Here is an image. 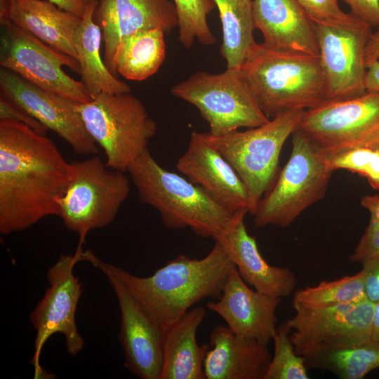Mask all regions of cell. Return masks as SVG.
I'll return each instance as SVG.
<instances>
[{"instance_id":"cell-23","label":"cell","mask_w":379,"mask_h":379,"mask_svg":"<svg viewBox=\"0 0 379 379\" xmlns=\"http://www.w3.org/2000/svg\"><path fill=\"white\" fill-rule=\"evenodd\" d=\"M81 19L46 0H0V21L12 23L77 60L74 40Z\"/></svg>"},{"instance_id":"cell-19","label":"cell","mask_w":379,"mask_h":379,"mask_svg":"<svg viewBox=\"0 0 379 379\" xmlns=\"http://www.w3.org/2000/svg\"><path fill=\"white\" fill-rule=\"evenodd\" d=\"M281 300L251 288L234 267L220 298L206 307L220 316L235 333L268 345L277 331L276 312Z\"/></svg>"},{"instance_id":"cell-13","label":"cell","mask_w":379,"mask_h":379,"mask_svg":"<svg viewBox=\"0 0 379 379\" xmlns=\"http://www.w3.org/2000/svg\"><path fill=\"white\" fill-rule=\"evenodd\" d=\"M81 261H87L99 269L116 295L121 313L119 339L124 352V367L141 379H160L162 326L91 251H83Z\"/></svg>"},{"instance_id":"cell-14","label":"cell","mask_w":379,"mask_h":379,"mask_svg":"<svg viewBox=\"0 0 379 379\" xmlns=\"http://www.w3.org/2000/svg\"><path fill=\"white\" fill-rule=\"evenodd\" d=\"M326 101L356 98L366 92L365 51L373 33L366 22L352 27L315 25Z\"/></svg>"},{"instance_id":"cell-26","label":"cell","mask_w":379,"mask_h":379,"mask_svg":"<svg viewBox=\"0 0 379 379\" xmlns=\"http://www.w3.org/2000/svg\"><path fill=\"white\" fill-rule=\"evenodd\" d=\"M295 348L308 369L328 371L340 379H361L379 367V343L373 340Z\"/></svg>"},{"instance_id":"cell-18","label":"cell","mask_w":379,"mask_h":379,"mask_svg":"<svg viewBox=\"0 0 379 379\" xmlns=\"http://www.w3.org/2000/svg\"><path fill=\"white\" fill-rule=\"evenodd\" d=\"M94 20L102 32L104 62L115 76L114 57L125 37L141 30L178 26L175 6L170 0H98Z\"/></svg>"},{"instance_id":"cell-20","label":"cell","mask_w":379,"mask_h":379,"mask_svg":"<svg viewBox=\"0 0 379 379\" xmlns=\"http://www.w3.org/2000/svg\"><path fill=\"white\" fill-rule=\"evenodd\" d=\"M247 213L245 210L237 212L230 226L213 240L223 246L246 283L262 293L286 298L294 291L296 278L290 269L272 266L264 259L255 237L246 230L244 217Z\"/></svg>"},{"instance_id":"cell-4","label":"cell","mask_w":379,"mask_h":379,"mask_svg":"<svg viewBox=\"0 0 379 379\" xmlns=\"http://www.w3.org/2000/svg\"><path fill=\"white\" fill-rule=\"evenodd\" d=\"M127 172L140 201L154 208L168 229L189 227L197 235L213 239L231 224L233 213L187 178L166 170L145 149Z\"/></svg>"},{"instance_id":"cell-5","label":"cell","mask_w":379,"mask_h":379,"mask_svg":"<svg viewBox=\"0 0 379 379\" xmlns=\"http://www.w3.org/2000/svg\"><path fill=\"white\" fill-rule=\"evenodd\" d=\"M305 110L279 114L267 123L244 131L215 136L203 133L205 140L230 163L245 184L254 214L260 200L277 179L282 147L295 131Z\"/></svg>"},{"instance_id":"cell-31","label":"cell","mask_w":379,"mask_h":379,"mask_svg":"<svg viewBox=\"0 0 379 379\" xmlns=\"http://www.w3.org/2000/svg\"><path fill=\"white\" fill-rule=\"evenodd\" d=\"M291 329L284 322L273 337L274 351L264 379H309L303 358L296 352L290 338Z\"/></svg>"},{"instance_id":"cell-36","label":"cell","mask_w":379,"mask_h":379,"mask_svg":"<svg viewBox=\"0 0 379 379\" xmlns=\"http://www.w3.org/2000/svg\"><path fill=\"white\" fill-rule=\"evenodd\" d=\"M351 13L370 25L379 27V0H343Z\"/></svg>"},{"instance_id":"cell-7","label":"cell","mask_w":379,"mask_h":379,"mask_svg":"<svg viewBox=\"0 0 379 379\" xmlns=\"http://www.w3.org/2000/svg\"><path fill=\"white\" fill-rule=\"evenodd\" d=\"M86 131L105 152L106 165L126 172L156 134L157 126L144 104L130 93H102L77 104Z\"/></svg>"},{"instance_id":"cell-1","label":"cell","mask_w":379,"mask_h":379,"mask_svg":"<svg viewBox=\"0 0 379 379\" xmlns=\"http://www.w3.org/2000/svg\"><path fill=\"white\" fill-rule=\"evenodd\" d=\"M71 163L46 135L0 120V233L23 231L59 213Z\"/></svg>"},{"instance_id":"cell-27","label":"cell","mask_w":379,"mask_h":379,"mask_svg":"<svg viewBox=\"0 0 379 379\" xmlns=\"http://www.w3.org/2000/svg\"><path fill=\"white\" fill-rule=\"evenodd\" d=\"M164 34L161 29L154 28L122 39L114 57L116 75L140 81L155 74L166 56Z\"/></svg>"},{"instance_id":"cell-39","label":"cell","mask_w":379,"mask_h":379,"mask_svg":"<svg viewBox=\"0 0 379 379\" xmlns=\"http://www.w3.org/2000/svg\"><path fill=\"white\" fill-rule=\"evenodd\" d=\"M62 10L68 11L77 16L81 17L84 14L88 1L86 0H46Z\"/></svg>"},{"instance_id":"cell-28","label":"cell","mask_w":379,"mask_h":379,"mask_svg":"<svg viewBox=\"0 0 379 379\" xmlns=\"http://www.w3.org/2000/svg\"><path fill=\"white\" fill-rule=\"evenodd\" d=\"M222 25L220 54L227 68L239 69L255 43L252 0H213Z\"/></svg>"},{"instance_id":"cell-43","label":"cell","mask_w":379,"mask_h":379,"mask_svg":"<svg viewBox=\"0 0 379 379\" xmlns=\"http://www.w3.org/2000/svg\"><path fill=\"white\" fill-rule=\"evenodd\" d=\"M364 146L379 149V136Z\"/></svg>"},{"instance_id":"cell-3","label":"cell","mask_w":379,"mask_h":379,"mask_svg":"<svg viewBox=\"0 0 379 379\" xmlns=\"http://www.w3.org/2000/svg\"><path fill=\"white\" fill-rule=\"evenodd\" d=\"M267 118L326 102L319 58L255 43L238 69Z\"/></svg>"},{"instance_id":"cell-17","label":"cell","mask_w":379,"mask_h":379,"mask_svg":"<svg viewBox=\"0 0 379 379\" xmlns=\"http://www.w3.org/2000/svg\"><path fill=\"white\" fill-rule=\"evenodd\" d=\"M176 168L190 182L229 211L251 210L248 190L230 163L204 138L193 131Z\"/></svg>"},{"instance_id":"cell-29","label":"cell","mask_w":379,"mask_h":379,"mask_svg":"<svg viewBox=\"0 0 379 379\" xmlns=\"http://www.w3.org/2000/svg\"><path fill=\"white\" fill-rule=\"evenodd\" d=\"M364 298H367L361 270L354 275L323 281L317 285L299 289L294 294L293 302L309 307H319L354 302Z\"/></svg>"},{"instance_id":"cell-37","label":"cell","mask_w":379,"mask_h":379,"mask_svg":"<svg viewBox=\"0 0 379 379\" xmlns=\"http://www.w3.org/2000/svg\"><path fill=\"white\" fill-rule=\"evenodd\" d=\"M366 298L373 302L379 301V256L361 262Z\"/></svg>"},{"instance_id":"cell-11","label":"cell","mask_w":379,"mask_h":379,"mask_svg":"<svg viewBox=\"0 0 379 379\" xmlns=\"http://www.w3.org/2000/svg\"><path fill=\"white\" fill-rule=\"evenodd\" d=\"M82 246H78L74 254H62L48 270L46 279L49 287L29 314V321L36 331L34 354L30 364L34 367V378H47L48 374L41 366L42 348L53 334L65 337L66 350L72 356L84 347V340L77 323V305L82 293V285L73 269L80 261Z\"/></svg>"},{"instance_id":"cell-34","label":"cell","mask_w":379,"mask_h":379,"mask_svg":"<svg viewBox=\"0 0 379 379\" xmlns=\"http://www.w3.org/2000/svg\"><path fill=\"white\" fill-rule=\"evenodd\" d=\"M378 256L379 223L369 222L349 260L352 262H362Z\"/></svg>"},{"instance_id":"cell-9","label":"cell","mask_w":379,"mask_h":379,"mask_svg":"<svg viewBox=\"0 0 379 379\" xmlns=\"http://www.w3.org/2000/svg\"><path fill=\"white\" fill-rule=\"evenodd\" d=\"M171 94L194 107L219 136L240 128H254L270 119L260 108L238 69L212 74L199 71L171 88Z\"/></svg>"},{"instance_id":"cell-2","label":"cell","mask_w":379,"mask_h":379,"mask_svg":"<svg viewBox=\"0 0 379 379\" xmlns=\"http://www.w3.org/2000/svg\"><path fill=\"white\" fill-rule=\"evenodd\" d=\"M100 262L161 326L177 320L203 300L219 299L235 267L216 241L205 257L198 259L180 255L149 277L135 276L121 267Z\"/></svg>"},{"instance_id":"cell-16","label":"cell","mask_w":379,"mask_h":379,"mask_svg":"<svg viewBox=\"0 0 379 379\" xmlns=\"http://www.w3.org/2000/svg\"><path fill=\"white\" fill-rule=\"evenodd\" d=\"M1 95L56 133L80 154H95L97 144L86 129L77 103L41 88L1 67Z\"/></svg>"},{"instance_id":"cell-24","label":"cell","mask_w":379,"mask_h":379,"mask_svg":"<svg viewBox=\"0 0 379 379\" xmlns=\"http://www.w3.org/2000/svg\"><path fill=\"white\" fill-rule=\"evenodd\" d=\"M206 314L202 306L191 308L162 326L163 361L160 379H206L204 364L209 345H199L197 331Z\"/></svg>"},{"instance_id":"cell-42","label":"cell","mask_w":379,"mask_h":379,"mask_svg":"<svg viewBox=\"0 0 379 379\" xmlns=\"http://www.w3.org/2000/svg\"><path fill=\"white\" fill-rule=\"evenodd\" d=\"M372 340L379 343V301L374 303Z\"/></svg>"},{"instance_id":"cell-10","label":"cell","mask_w":379,"mask_h":379,"mask_svg":"<svg viewBox=\"0 0 379 379\" xmlns=\"http://www.w3.org/2000/svg\"><path fill=\"white\" fill-rule=\"evenodd\" d=\"M0 65L44 90L83 104L93 98L81 81L63 66L80 74L79 62L7 21H0Z\"/></svg>"},{"instance_id":"cell-12","label":"cell","mask_w":379,"mask_h":379,"mask_svg":"<svg viewBox=\"0 0 379 379\" xmlns=\"http://www.w3.org/2000/svg\"><path fill=\"white\" fill-rule=\"evenodd\" d=\"M298 129L325 155L364 146L379 136V92L307 109Z\"/></svg>"},{"instance_id":"cell-21","label":"cell","mask_w":379,"mask_h":379,"mask_svg":"<svg viewBox=\"0 0 379 379\" xmlns=\"http://www.w3.org/2000/svg\"><path fill=\"white\" fill-rule=\"evenodd\" d=\"M252 6L254 26L264 45L319 58L315 24L298 0H252Z\"/></svg>"},{"instance_id":"cell-33","label":"cell","mask_w":379,"mask_h":379,"mask_svg":"<svg viewBox=\"0 0 379 379\" xmlns=\"http://www.w3.org/2000/svg\"><path fill=\"white\" fill-rule=\"evenodd\" d=\"M315 25L352 27L365 22L353 14L343 11L338 0H298Z\"/></svg>"},{"instance_id":"cell-6","label":"cell","mask_w":379,"mask_h":379,"mask_svg":"<svg viewBox=\"0 0 379 379\" xmlns=\"http://www.w3.org/2000/svg\"><path fill=\"white\" fill-rule=\"evenodd\" d=\"M291 135L290 157L253 214L257 227H287L325 196L333 172L325 154L298 128Z\"/></svg>"},{"instance_id":"cell-38","label":"cell","mask_w":379,"mask_h":379,"mask_svg":"<svg viewBox=\"0 0 379 379\" xmlns=\"http://www.w3.org/2000/svg\"><path fill=\"white\" fill-rule=\"evenodd\" d=\"M365 86L368 92H379V60L366 64Z\"/></svg>"},{"instance_id":"cell-44","label":"cell","mask_w":379,"mask_h":379,"mask_svg":"<svg viewBox=\"0 0 379 379\" xmlns=\"http://www.w3.org/2000/svg\"><path fill=\"white\" fill-rule=\"evenodd\" d=\"M86 1H93V0H86Z\"/></svg>"},{"instance_id":"cell-32","label":"cell","mask_w":379,"mask_h":379,"mask_svg":"<svg viewBox=\"0 0 379 379\" xmlns=\"http://www.w3.org/2000/svg\"><path fill=\"white\" fill-rule=\"evenodd\" d=\"M325 156L331 171L345 169L357 173L366 178L373 188L379 190V149L354 146Z\"/></svg>"},{"instance_id":"cell-30","label":"cell","mask_w":379,"mask_h":379,"mask_svg":"<svg viewBox=\"0 0 379 379\" xmlns=\"http://www.w3.org/2000/svg\"><path fill=\"white\" fill-rule=\"evenodd\" d=\"M178 15L179 41L190 48L194 40L204 46L215 44V39L207 21L216 7L213 0H173Z\"/></svg>"},{"instance_id":"cell-35","label":"cell","mask_w":379,"mask_h":379,"mask_svg":"<svg viewBox=\"0 0 379 379\" xmlns=\"http://www.w3.org/2000/svg\"><path fill=\"white\" fill-rule=\"evenodd\" d=\"M12 120L22 123L36 132L46 135L48 129L24 109L1 95L0 120Z\"/></svg>"},{"instance_id":"cell-8","label":"cell","mask_w":379,"mask_h":379,"mask_svg":"<svg viewBox=\"0 0 379 379\" xmlns=\"http://www.w3.org/2000/svg\"><path fill=\"white\" fill-rule=\"evenodd\" d=\"M71 167L69 181L58 200V216L69 230L78 234V246H82L90 231L114 220L129 196L131 179L97 156L72 162Z\"/></svg>"},{"instance_id":"cell-22","label":"cell","mask_w":379,"mask_h":379,"mask_svg":"<svg viewBox=\"0 0 379 379\" xmlns=\"http://www.w3.org/2000/svg\"><path fill=\"white\" fill-rule=\"evenodd\" d=\"M209 343L206 379H264L272 358L267 345L220 324L212 330Z\"/></svg>"},{"instance_id":"cell-40","label":"cell","mask_w":379,"mask_h":379,"mask_svg":"<svg viewBox=\"0 0 379 379\" xmlns=\"http://www.w3.org/2000/svg\"><path fill=\"white\" fill-rule=\"evenodd\" d=\"M361 204L369 211V222L379 223V195H365L362 197Z\"/></svg>"},{"instance_id":"cell-41","label":"cell","mask_w":379,"mask_h":379,"mask_svg":"<svg viewBox=\"0 0 379 379\" xmlns=\"http://www.w3.org/2000/svg\"><path fill=\"white\" fill-rule=\"evenodd\" d=\"M366 65L379 60V27L372 33L365 51Z\"/></svg>"},{"instance_id":"cell-15","label":"cell","mask_w":379,"mask_h":379,"mask_svg":"<svg viewBox=\"0 0 379 379\" xmlns=\"http://www.w3.org/2000/svg\"><path fill=\"white\" fill-rule=\"evenodd\" d=\"M294 315L285 321L295 347L339 345L372 340L374 302L368 298L319 307L293 302Z\"/></svg>"},{"instance_id":"cell-25","label":"cell","mask_w":379,"mask_h":379,"mask_svg":"<svg viewBox=\"0 0 379 379\" xmlns=\"http://www.w3.org/2000/svg\"><path fill=\"white\" fill-rule=\"evenodd\" d=\"M98 0L89 1L77 29L74 44L81 82L92 98L102 93L121 94L131 89L107 68L100 54L102 32L94 20Z\"/></svg>"}]
</instances>
